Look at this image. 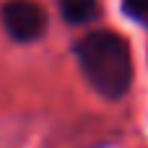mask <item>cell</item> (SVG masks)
<instances>
[{"label":"cell","mask_w":148,"mask_h":148,"mask_svg":"<svg viewBox=\"0 0 148 148\" xmlns=\"http://www.w3.org/2000/svg\"><path fill=\"white\" fill-rule=\"evenodd\" d=\"M73 57L86 83L107 101H122L135 83V55L114 29H91L73 42Z\"/></svg>","instance_id":"cell-1"},{"label":"cell","mask_w":148,"mask_h":148,"mask_svg":"<svg viewBox=\"0 0 148 148\" xmlns=\"http://www.w3.org/2000/svg\"><path fill=\"white\" fill-rule=\"evenodd\" d=\"M0 26L13 44L29 47L47 36L49 13L36 0H3L0 3Z\"/></svg>","instance_id":"cell-2"},{"label":"cell","mask_w":148,"mask_h":148,"mask_svg":"<svg viewBox=\"0 0 148 148\" xmlns=\"http://www.w3.org/2000/svg\"><path fill=\"white\" fill-rule=\"evenodd\" d=\"M60 18L68 26H91L101 18V0H57Z\"/></svg>","instance_id":"cell-3"},{"label":"cell","mask_w":148,"mask_h":148,"mask_svg":"<svg viewBox=\"0 0 148 148\" xmlns=\"http://www.w3.org/2000/svg\"><path fill=\"white\" fill-rule=\"evenodd\" d=\"M120 10H122V16L127 21L138 23L140 29L148 31V0H122Z\"/></svg>","instance_id":"cell-4"}]
</instances>
